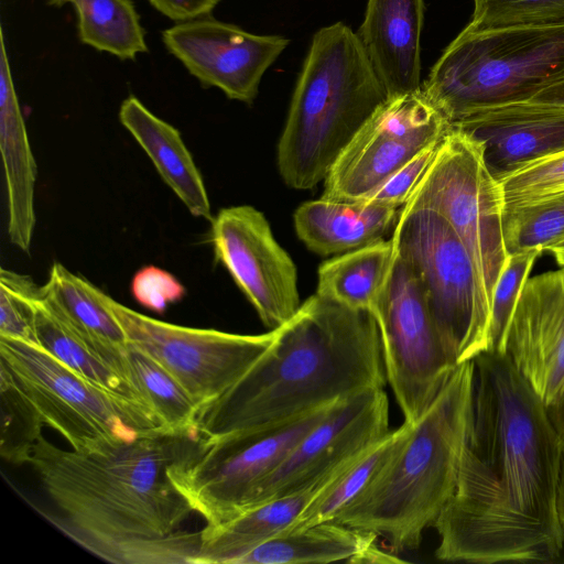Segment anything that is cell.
I'll list each match as a JSON object with an SVG mask.
<instances>
[{
	"label": "cell",
	"mask_w": 564,
	"mask_h": 564,
	"mask_svg": "<svg viewBox=\"0 0 564 564\" xmlns=\"http://www.w3.org/2000/svg\"><path fill=\"white\" fill-rule=\"evenodd\" d=\"M541 252L531 248L509 254L492 293L487 350L505 352L507 334L517 302Z\"/></svg>",
	"instance_id": "cell-33"
},
{
	"label": "cell",
	"mask_w": 564,
	"mask_h": 564,
	"mask_svg": "<svg viewBox=\"0 0 564 564\" xmlns=\"http://www.w3.org/2000/svg\"><path fill=\"white\" fill-rule=\"evenodd\" d=\"M169 19L185 22L208 17L220 0H148Z\"/></svg>",
	"instance_id": "cell-38"
},
{
	"label": "cell",
	"mask_w": 564,
	"mask_h": 564,
	"mask_svg": "<svg viewBox=\"0 0 564 564\" xmlns=\"http://www.w3.org/2000/svg\"><path fill=\"white\" fill-rule=\"evenodd\" d=\"M388 99L357 34L341 22L319 29L299 75L278 150L284 183L310 189Z\"/></svg>",
	"instance_id": "cell-5"
},
{
	"label": "cell",
	"mask_w": 564,
	"mask_h": 564,
	"mask_svg": "<svg viewBox=\"0 0 564 564\" xmlns=\"http://www.w3.org/2000/svg\"><path fill=\"white\" fill-rule=\"evenodd\" d=\"M337 403L280 424L192 440L169 477L205 527L227 522L249 508L259 485Z\"/></svg>",
	"instance_id": "cell-9"
},
{
	"label": "cell",
	"mask_w": 564,
	"mask_h": 564,
	"mask_svg": "<svg viewBox=\"0 0 564 564\" xmlns=\"http://www.w3.org/2000/svg\"><path fill=\"white\" fill-rule=\"evenodd\" d=\"M470 397L456 488L433 528L446 562H549L563 442L544 402L505 352L470 360Z\"/></svg>",
	"instance_id": "cell-1"
},
{
	"label": "cell",
	"mask_w": 564,
	"mask_h": 564,
	"mask_svg": "<svg viewBox=\"0 0 564 564\" xmlns=\"http://www.w3.org/2000/svg\"><path fill=\"white\" fill-rule=\"evenodd\" d=\"M119 120L188 212L212 221L214 217L203 176L180 131L152 113L134 96L122 101Z\"/></svg>",
	"instance_id": "cell-22"
},
{
	"label": "cell",
	"mask_w": 564,
	"mask_h": 564,
	"mask_svg": "<svg viewBox=\"0 0 564 564\" xmlns=\"http://www.w3.org/2000/svg\"><path fill=\"white\" fill-rule=\"evenodd\" d=\"M564 25V0H474L466 32Z\"/></svg>",
	"instance_id": "cell-32"
},
{
	"label": "cell",
	"mask_w": 564,
	"mask_h": 564,
	"mask_svg": "<svg viewBox=\"0 0 564 564\" xmlns=\"http://www.w3.org/2000/svg\"><path fill=\"white\" fill-rule=\"evenodd\" d=\"M1 386L37 423L83 453H105L140 437L173 436L155 412L76 373L39 344L0 336Z\"/></svg>",
	"instance_id": "cell-7"
},
{
	"label": "cell",
	"mask_w": 564,
	"mask_h": 564,
	"mask_svg": "<svg viewBox=\"0 0 564 564\" xmlns=\"http://www.w3.org/2000/svg\"><path fill=\"white\" fill-rule=\"evenodd\" d=\"M104 297L128 343L173 376L200 411L236 384L276 337V329L241 335L180 326L135 312L106 293Z\"/></svg>",
	"instance_id": "cell-12"
},
{
	"label": "cell",
	"mask_w": 564,
	"mask_h": 564,
	"mask_svg": "<svg viewBox=\"0 0 564 564\" xmlns=\"http://www.w3.org/2000/svg\"><path fill=\"white\" fill-rule=\"evenodd\" d=\"M162 40L202 85L219 88L234 100L250 104L265 70L289 44L280 35H258L204 17L178 22Z\"/></svg>",
	"instance_id": "cell-16"
},
{
	"label": "cell",
	"mask_w": 564,
	"mask_h": 564,
	"mask_svg": "<svg viewBox=\"0 0 564 564\" xmlns=\"http://www.w3.org/2000/svg\"><path fill=\"white\" fill-rule=\"evenodd\" d=\"M72 4L82 43L120 59L148 52L145 33L132 0H48L53 7Z\"/></svg>",
	"instance_id": "cell-29"
},
{
	"label": "cell",
	"mask_w": 564,
	"mask_h": 564,
	"mask_svg": "<svg viewBox=\"0 0 564 564\" xmlns=\"http://www.w3.org/2000/svg\"><path fill=\"white\" fill-rule=\"evenodd\" d=\"M546 412L558 437L564 443V388L556 400L546 406Z\"/></svg>",
	"instance_id": "cell-40"
},
{
	"label": "cell",
	"mask_w": 564,
	"mask_h": 564,
	"mask_svg": "<svg viewBox=\"0 0 564 564\" xmlns=\"http://www.w3.org/2000/svg\"><path fill=\"white\" fill-rule=\"evenodd\" d=\"M319 488L275 498L227 522L204 527L196 564H235L248 552L288 530Z\"/></svg>",
	"instance_id": "cell-24"
},
{
	"label": "cell",
	"mask_w": 564,
	"mask_h": 564,
	"mask_svg": "<svg viewBox=\"0 0 564 564\" xmlns=\"http://www.w3.org/2000/svg\"><path fill=\"white\" fill-rule=\"evenodd\" d=\"M397 217V208L347 203L321 197L294 213L297 237L321 256L344 253L383 239Z\"/></svg>",
	"instance_id": "cell-23"
},
{
	"label": "cell",
	"mask_w": 564,
	"mask_h": 564,
	"mask_svg": "<svg viewBox=\"0 0 564 564\" xmlns=\"http://www.w3.org/2000/svg\"><path fill=\"white\" fill-rule=\"evenodd\" d=\"M388 432L389 400L383 389L340 401L259 485L247 510L322 487Z\"/></svg>",
	"instance_id": "cell-14"
},
{
	"label": "cell",
	"mask_w": 564,
	"mask_h": 564,
	"mask_svg": "<svg viewBox=\"0 0 564 564\" xmlns=\"http://www.w3.org/2000/svg\"><path fill=\"white\" fill-rule=\"evenodd\" d=\"M349 563L375 564V563H403L404 561L395 555L386 552L377 544V540L368 545L359 554L352 556Z\"/></svg>",
	"instance_id": "cell-39"
},
{
	"label": "cell",
	"mask_w": 564,
	"mask_h": 564,
	"mask_svg": "<svg viewBox=\"0 0 564 564\" xmlns=\"http://www.w3.org/2000/svg\"><path fill=\"white\" fill-rule=\"evenodd\" d=\"M505 354L545 406L556 400L564 388V267L527 280Z\"/></svg>",
	"instance_id": "cell-17"
},
{
	"label": "cell",
	"mask_w": 564,
	"mask_h": 564,
	"mask_svg": "<svg viewBox=\"0 0 564 564\" xmlns=\"http://www.w3.org/2000/svg\"><path fill=\"white\" fill-rule=\"evenodd\" d=\"M503 240L508 254L535 248L541 251L564 239V191L505 206Z\"/></svg>",
	"instance_id": "cell-31"
},
{
	"label": "cell",
	"mask_w": 564,
	"mask_h": 564,
	"mask_svg": "<svg viewBox=\"0 0 564 564\" xmlns=\"http://www.w3.org/2000/svg\"><path fill=\"white\" fill-rule=\"evenodd\" d=\"M389 382L403 413L414 424L456 368L437 333L419 280L394 253L373 307Z\"/></svg>",
	"instance_id": "cell-11"
},
{
	"label": "cell",
	"mask_w": 564,
	"mask_h": 564,
	"mask_svg": "<svg viewBox=\"0 0 564 564\" xmlns=\"http://www.w3.org/2000/svg\"><path fill=\"white\" fill-rule=\"evenodd\" d=\"M564 78V25L462 31L421 88L451 124L491 107L528 101Z\"/></svg>",
	"instance_id": "cell-6"
},
{
	"label": "cell",
	"mask_w": 564,
	"mask_h": 564,
	"mask_svg": "<svg viewBox=\"0 0 564 564\" xmlns=\"http://www.w3.org/2000/svg\"><path fill=\"white\" fill-rule=\"evenodd\" d=\"M499 183L505 206L522 204L564 191V152L530 164Z\"/></svg>",
	"instance_id": "cell-35"
},
{
	"label": "cell",
	"mask_w": 564,
	"mask_h": 564,
	"mask_svg": "<svg viewBox=\"0 0 564 564\" xmlns=\"http://www.w3.org/2000/svg\"><path fill=\"white\" fill-rule=\"evenodd\" d=\"M448 130L449 123L422 88L387 99L336 159L321 197L361 200L423 149L440 142Z\"/></svg>",
	"instance_id": "cell-13"
},
{
	"label": "cell",
	"mask_w": 564,
	"mask_h": 564,
	"mask_svg": "<svg viewBox=\"0 0 564 564\" xmlns=\"http://www.w3.org/2000/svg\"><path fill=\"white\" fill-rule=\"evenodd\" d=\"M470 360L459 364L400 451L332 520L414 550L453 495L465 444Z\"/></svg>",
	"instance_id": "cell-4"
},
{
	"label": "cell",
	"mask_w": 564,
	"mask_h": 564,
	"mask_svg": "<svg viewBox=\"0 0 564 564\" xmlns=\"http://www.w3.org/2000/svg\"><path fill=\"white\" fill-rule=\"evenodd\" d=\"M131 379L173 436L199 438L200 409L181 383L144 352L128 345Z\"/></svg>",
	"instance_id": "cell-30"
},
{
	"label": "cell",
	"mask_w": 564,
	"mask_h": 564,
	"mask_svg": "<svg viewBox=\"0 0 564 564\" xmlns=\"http://www.w3.org/2000/svg\"><path fill=\"white\" fill-rule=\"evenodd\" d=\"M481 148L500 182L542 159L564 152V105L520 101L476 111L451 124Z\"/></svg>",
	"instance_id": "cell-18"
},
{
	"label": "cell",
	"mask_w": 564,
	"mask_h": 564,
	"mask_svg": "<svg viewBox=\"0 0 564 564\" xmlns=\"http://www.w3.org/2000/svg\"><path fill=\"white\" fill-rule=\"evenodd\" d=\"M215 260L270 329L285 324L300 308L296 267L274 239L264 215L249 205L223 208L213 218Z\"/></svg>",
	"instance_id": "cell-15"
},
{
	"label": "cell",
	"mask_w": 564,
	"mask_h": 564,
	"mask_svg": "<svg viewBox=\"0 0 564 564\" xmlns=\"http://www.w3.org/2000/svg\"><path fill=\"white\" fill-rule=\"evenodd\" d=\"M531 100L564 105V78L546 87Z\"/></svg>",
	"instance_id": "cell-41"
},
{
	"label": "cell",
	"mask_w": 564,
	"mask_h": 564,
	"mask_svg": "<svg viewBox=\"0 0 564 564\" xmlns=\"http://www.w3.org/2000/svg\"><path fill=\"white\" fill-rule=\"evenodd\" d=\"M30 303L39 344L44 349L98 387L151 408L132 383L54 312L42 286L33 290Z\"/></svg>",
	"instance_id": "cell-26"
},
{
	"label": "cell",
	"mask_w": 564,
	"mask_h": 564,
	"mask_svg": "<svg viewBox=\"0 0 564 564\" xmlns=\"http://www.w3.org/2000/svg\"><path fill=\"white\" fill-rule=\"evenodd\" d=\"M42 293L54 312L134 386L128 362L129 343L105 302V293L59 262L52 264Z\"/></svg>",
	"instance_id": "cell-21"
},
{
	"label": "cell",
	"mask_w": 564,
	"mask_h": 564,
	"mask_svg": "<svg viewBox=\"0 0 564 564\" xmlns=\"http://www.w3.org/2000/svg\"><path fill=\"white\" fill-rule=\"evenodd\" d=\"M391 240L414 271L441 340L454 364L488 348L490 302L468 249L438 213L404 204Z\"/></svg>",
	"instance_id": "cell-8"
},
{
	"label": "cell",
	"mask_w": 564,
	"mask_h": 564,
	"mask_svg": "<svg viewBox=\"0 0 564 564\" xmlns=\"http://www.w3.org/2000/svg\"><path fill=\"white\" fill-rule=\"evenodd\" d=\"M131 293L143 307L162 314L170 304L181 301L186 290L169 271L155 265H145L133 275Z\"/></svg>",
	"instance_id": "cell-37"
},
{
	"label": "cell",
	"mask_w": 564,
	"mask_h": 564,
	"mask_svg": "<svg viewBox=\"0 0 564 564\" xmlns=\"http://www.w3.org/2000/svg\"><path fill=\"white\" fill-rule=\"evenodd\" d=\"M36 286L30 276L0 270L1 337L39 344L30 303V295Z\"/></svg>",
	"instance_id": "cell-34"
},
{
	"label": "cell",
	"mask_w": 564,
	"mask_h": 564,
	"mask_svg": "<svg viewBox=\"0 0 564 564\" xmlns=\"http://www.w3.org/2000/svg\"><path fill=\"white\" fill-rule=\"evenodd\" d=\"M371 531L325 521L284 531L236 561L235 564H302L349 561L377 540Z\"/></svg>",
	"instance_id": "cell-25"
},
{
	"label": "cell",
	"mask_w": 564,
	"mask_h": 564,
	"mask_svg": "<svg viewBox=\"0 0 564 564\" xmlns=\"http://www.w3.org/2000/svg\"><path fill=\"white\" fill-rule=\"evenodd\" d=\"M546 251H550L556 259V262L564 267V239L550 246Z\"/></svg>",
	"instance_id": "cell-43"
},
{
	"label": "cell",
	"mask_w": 564,
	"mask_h": 564,
	"mask_svg": "<svg viewBox=\"0 0 564 564\" xmlns=\"http://www.w3.org/2000/svg\"><path fill=\"white\" fill-rule=\"evenodd\" d=\"M189 441L140 437L83 453L40 433L23 463L52 503L39 512L87 552L113 564H196L202 529H185L194 510L167 474Z\"/></svg>",
	"instance_id": "cell-2"
},
{
	"label": "cell",
	"mask_w": 564,
	"mask_h": 564,
	"mask_svg": "<svg viewBox=\"0 0 564 564\" xmlns=\"http://www.w3.org/2000/svg\"><path fill=\"white\" fill-rule=\"evenodd\" d=\"M438 213L453 227L471 254L490 302L508 260L500 183L488 171L480 145L451 127L436 155L405 203Z\"/></svg>",
	"instance_id": "cell-10"
},
{
	"label": "cell",
	"mask_w": 564,
	"mask_h": 564,
	"mask_svg": "<svg viewBox=\"0 0 564 564\" xmlns=\"http://www.w3.org/2000/svg\"><path fill=\"white\" fill-rule=\"evenodd\" d=\"M412 425L404 422L400 427L389 431L348 467L333 476L316 491L297 519L285 531L332 521L400 451L412 431Z\"/></svg>",
	"instance_id": "cell-28"
},
{
	"label": "cell",
	"mask_w": 564,
	"mask_h": 564,
	"mask_svg": "<svg viewBox=\"0 0 564 564\" xmlns=\"http://www.w3.org/2000/svg\"><path fill=\"white\" fill-rule=\"evenodd\" d=\"M387 382L372 312L315 293L246 375L200 411L199 437L280 424Z\"/></svg>",
	"instance_id": "cell-3"
},
{
	"label": "cell",
	"mask_w": 564,
	"mask_h": 564,
	"mask_svg": "<svg viewBox=\"0 0 564 564\" xmlns=\"http://www.w3.org/2000/svg\"><path fill=\"white\" fill-rule=\"evenodd\" d=\"M423 0H368L356 33L388 99L421 88Z\"/></svg>",
	"instance_id": "cell-19"
},
{
	"label": "cell",
	"mask_w": 564,
	"mask_h": 564,
	"mask_svg": "<svg viewBox=\"0 0 564 564\" xmlns=\"http://www.w3.org/2000/svg\"><path fill=\"white\" fill-rule=\"evenodd\" d=\"M0 152L8 194V236L29 253L35 227L36 163L13 84L4 33L0 31Z\"/></svg>",
	"instance_id": "cell-20"
},
{
	"label": "cell",
	"mask_w": 564,
	"mask_h": 564,
	"mask_svg": "<svg viewBox=\"0 0 564 564\" xmlns=\"http://www.w3.org/2000/svg\"><path fill=\"white\" fill-rule=\"evenodd\" d=\"M441 141L423 149L359 202L393 208L404 205L432 164Z\"/></svg>",
	"instance_id": "cell-36"
},
{
	"label": "cell",
	"mask_w": 564,
	"mask_h": 564,
	"mask_svg": "<svg viewBox=\"0 0 564 564\" xmlns=\"http://www.w3.org/2000/svg\"><path fill=\"white\" fill-rule=\"evenodd\" d=\"M392 240H378L323 262L316 293L356 310L372 312L390 273Z\"/></svg>",
	"instance_id": "cell-27"
},
{
	"label": "cell",
	"mask_w": 564,
	"mask_h": 564,
	"mask_svg": "<svg viewBox=\"0 0 564 564\" xmlns=\"http://www.w3.org/2000/svg\"><path fill=\"white\" fill-rule=\"evenodd\" d=\"M556 514L564 533V443L561 452L560 471L556 487Z\"/></svg>",
	"instance_id": "cell-42"
}]
</instances>
